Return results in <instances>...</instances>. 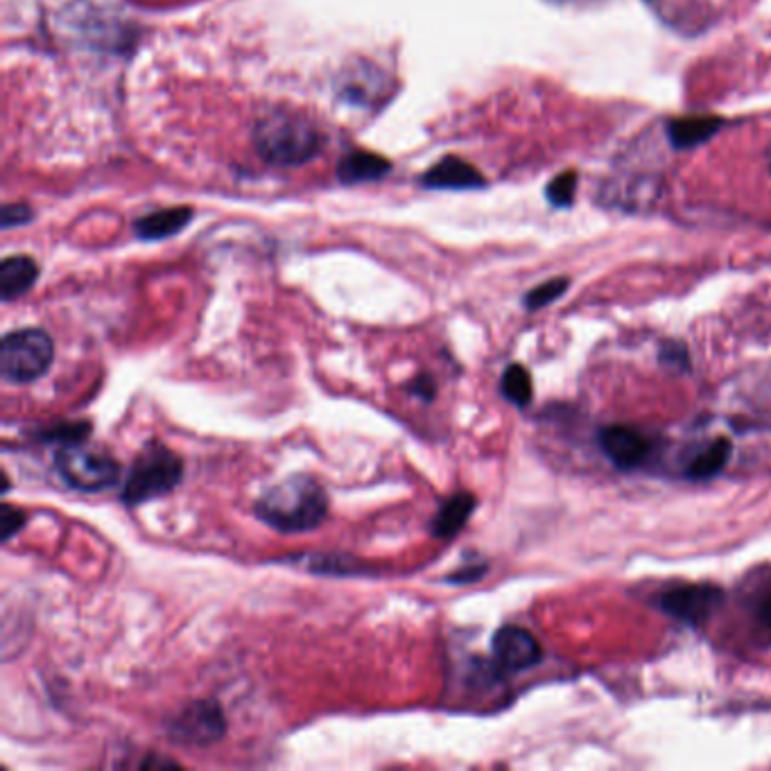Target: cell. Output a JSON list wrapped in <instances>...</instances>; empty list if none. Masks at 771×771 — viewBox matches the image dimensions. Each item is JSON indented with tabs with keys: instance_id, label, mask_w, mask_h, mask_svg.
<instances>
[{
	"instance_id": "1",
	"label": "cell",
	"mask_w": 771,
	"mask_h": 771,
	"mask_svg": "<svg viewBox=\"0 0 771 771\" xmlns=\"http://www.w3.org/2000/svg\"><path fill=\"white\" fill-rule=\"evenodd\" d=\"M329 505L324 486L310 475L297 473L267 488L254 505V514L280 534H306L326 520Z\"/></svg>"
},
{
	"instance_id": "2",
	"label": "cell",
	"mask_w": 771,
	"mask_h": 771,
	"mask_svg": "<svg viewBox=\"0 0 771 771\" xmlns=\"http://www.w3.org/2000/svg\"><path fill=\"white\" fill-rule=\"evenodd\" d=\"M254 146L269 165H303L322 150V134L306 116L269 112L254 127Z\"/></svg>"
},
{
	"instance_id": "3",
	"label": "cell",
	"mask_w": 771,
	"mask_h": 771,
	"mask_svg": "<svg viewBox=\"0 0 771 771\" xmlns=\"http://www.w3.org/2000/svg\"><path fill=\"white\" fill-rule=\"evenodd\" d=\"M184 477V462L165 444L152 441L140 448L123 484L120 500L129 507L168 496Z\"/></svg>"
},
{
	"instance_id": "4",
	"label": "cell",
	"mask_w": 771,
	"mask_h": 771,
	"mask_svg": "<svg viewBox=\"0 0 771 771\" xmlns=\"http://www.w3.org/2000/svg\"><path fill=\"white\" fill-rule=\"evenodd\" d=\"M55 471L70 488L82 494L110 488L120 475V467L110 452L87 446L84 441L59 444L55 450Z\"/></svg>"
},
{
	"instance_id": "5",
	"label": "cell",
	"mask_w": 771,
	"mask_h": 771,
	"mask_svg": "<svg viewBox=\"0 0 771 771\" xmlns=\"http://www.w3.org/2000/svg\"><path fill=\"white\" fill-rule=\"evenodd\" d=\"M53 360L55 344L44 329H19L0 342V373L8 382H34L50 369Z\"/></svg>"
},
{
	"instance_id": "6",
	"label": "cell",
	"mask_w": 771,
	"mask_h": 771,
	"mask_svg": "<svg viewBox=\"0 0 771 771\" xmlns=\"http://www.w3.org/2000/svg\"><path fill=\"white\" fill-rule=\"evenodd\" d=\"M227 730L222 706L214 699H202L188 704L180 715L168 722V738L174 745L206 747L218 743Z\"/></svg>"
},
{
	"instance_id": "7",
	"label": "cell",
	"mask_w": 771,
	"mask_h": 771,
	"mask_svg": "<svg viewBox=\"0 0 771 771\" xmlns=\"http://www.w3.org/2000/svg\"><path fill=\"white\" fill-rule=\"evenodd\" d=\"M724 592L717 586L709 584H692L677 586L660 595V611L681 620L686 624H704L715 609L722 605Z\"/></svg>"
},
{
	"instance_id": "8",
	"label": "cell",
	"mask_w": 771,
	"mask_h": 771,
	"mask_svg": "<svg viewBox=\"0 0 771 771\" xmlns=\"http://www.w3.org/2000/svg\"><path fill=\"white\" fill-rule=\"evenodd\" d=\"M543 649L539 641L522 626H503L494 636V658L505 672L530 670L541 660Z\"/></svg>"
},
{
	"instance_id": "9",
	"label": "cell",
	"mask_w": 771,
	"mask_h": 771,
	"mask_svg": "<svg viewBox=\"0 0 771 771\" xmlns=\"http://www.w3.org/2000/svg\"><path fill=\"white\" fill-rule=\"evenodd\" d=\"M600 448L613 467L631 471L649 454V441L629 426H609L600 433Z\"/></svg>"
},
{
	"instance_id": "10",
	"label": "cell",
	"mask_w": 771,
	"mask_h": 771,
	"mask_svg": "<svg viewBox=\"0 0 771 771\" xmlns=\"http://www.w3.org/2000/svg\"><path fill=\"white\" fill-rule=\"evenodd\" d=\"M421 186L439 188V191H471V188H482L484 177L464 159L446 157L437 161L428 172H424Z\"/></svg>"
},
{
	"instance_id": "11",
	"label": "cell",
	"mask_w": 771,
	"mask_h": 771,
	"mask_svg": "<svg viewBox=\"0 0 771 771\" xmlns=\"http://www.w3.org/2000/svg\"><path fill=\"white\" fill-rule=\"evenodd\" d=\"M392 170V163L373 152H365V150H356L346 154L340 165H337V180L346 186L354 184H369V182H378L382 177H388Z\"/></svg>"
},
{
	"instance_id": "12",
	"label": "cell",
	"mask_w": 771,
	"mask_h": 771,
	"mask_svg": "<svg viewBox=\"0 0 771 771\" xmlns=\"http://www.w3.org/2000/svg\"><path fill=\"white\" fill-rule=\"evenodd\" d=\"M191 220H193L191 206L163 208V210H154L150 216L138 218L134 222V233L140 240H163L170 235H177L182 229L191 225Z\"/></svg>"
},
{
	"instance_id": "13",
	"label": "cell",
	"mask_w": 771,
	"mask_h": 771,
	"mask_svg": "<svg viewBox=\"0 0 771 771\" xmlns=\"http://www.w3.org/2000/svg\"><path fill=\"white\" fill-rule=\"evenodd\" d=\"M39 278V265L30 256H10L0 263V297L5 303L27 295Z\"/></svg>"
},
{
	"instance_id": "14",
	"label": "cell",
	"mask_w": 771,
	"mask_h": 771,
	"mask_svg": "<svg viewBox=\"0 0 771 771\" xmlns=\"http://www.w3.org/2000/svg\"><path fill=\"white\" fill-rule=\"evenodd\" d=\"M475 507H477V500L473 494H469V491H460V494L450 496L433 518V525H430L433 537L452 539L469 522Z\"/></svg>"
},
{
	"instance_id": "15",
	"label": "cell",
	"mask_w": 771,
	"mask_h": 771,
	"mask_svg": "<svg viewBox=\"0 0 771 771\" xmlns=\"http://www.w3.org/2000/svg\"><path fill=\"white\" fill-rule=\"evenodd\" d=\"M722 120L715 116H688L675 118L668 125V138L677 150H692L697 146H704L720 131Z\"/></svg>"
},
{
	"instance_id": "16",
	"label": "cell",
	"mask_w": 771,
	"mask_h": 771,
	"mask_svg": "<svg viewBox=\"0 0 771 771\" xmlns=\"http://www.w3.org/2000/svg\"><path fill=\"white\" fill-rule=\"evenodd\" d=\"M730 452H733V446H730V441L726 437H720V439L711 441L704 450H699L694 454L692 462L688 464L686 475L690 480H697V482H704V480L715 477L728 464Z\"/></svg>"
},
{
	"instance_id": "17",
	"label": "cell",
	"mask_w": 771,
	"mask_h": 771,
	"mask_svg": "<svg viewBox=\"0 0 771 771\" xmlns=\"http://www.w3.org/2000/svg\"><path fill=\"white\" fill-rule=\"evenodd\" d=\"M500 392L516 407H528L534 394L530 371L522 365H509L500 378Z\"/></svg>"
},
{
	"instance_id": "18",
	"label": "cell",
	"mask_w": 771,
	"mask_h": 771,
	"mask_svg": "<svg viewBox=\"0 0 771 771\" xmlns=\"http://www.w3.org/2000/svg\"><path fill=\"white\" fill-rule=\"evenodd\" d=\"M579 177H577V172L575 170H566V172H561L556 174V177L548 184L545 188V197L552 206L556 208H568L573 206L575 202V195H577V184Z\"/></svg>"
},
{
	"instance_id": "19",
	"label": "cell",
	"mask_w": 771,
	"mask_h": 771,
	"mask_svg": "<svg viewBox=\"0 0 771 771\" xmlns=\"http://www.w3.org/2000/svg\"><path fill=\"white\" fill-rule=\"evenodd\" d=\"M571 286V280L568 278H552V280H545L543 286L530 290L528 295H525V308H530V310H539L552 301H556L561 295H564Z\"/></svg>"
},
{
	"instance_id": "20",
	"label": "cell",
	"mask_w": 771,
	"mask_h": 771,
	"mask_svg": "<svg viewBox=\"0 0 771 771\" xmlns=\"http://www.w3.org/2000/svg\"><path fill=\"white\" fill-rule=\"evenodd\" d=\"M25 511H21L19 507L12 505H3V511H0V537L8 543L12 537H16L23 528H25Z\"/></svg>"
},
{
	"instance_id": "21",
	"label": "cell",
	"mask_w": 771,
	"mask_h": 771,
	"mask_svg": "<svg viewBox=\"0 0 771 771\" xmlns=\"http://www.w3.org/2000/svg\"><path fill=\"white\" fill-rule=\"evenodd\" d=\"M32 208L27 204H5L3 210H0V225L3 229H12V227H21L27 225L32 220Z\"/></svg>"
},
{
	"instance_id": "22",
	"label": "cell",
	"mask_w": 771,
	"mask_h": 771,
	"mask_svg": "<svg viewBox=\"0 0 771 771\" xmlns=\"http://www.w3.org/2000/svg\"><path fill=\"white\" fill-rule=\"evenodd\" d=\"M660 363L672 367H688V350L679 342H668L660 346Z\"/></svg>"
},
{
	"instance_id": "23",
	"label": "cell",
	"mask_w": 771,
	"mask_h": 771,
	"mask_svg": "<svg viewBox=\"0 0 771 771\" xmlns=\"http://www.w3.org/2000/svg\"><path fill=\"white\" fill-rule=\"evenodd\" d=\"M486 573V566L484 564H477V566H467L458 573H452L450 577H446L448 584H458V586H464V584H473L477 579H482Z\"/></svg>"
},
{
	"instance_id": "24",
	"label": "cell",
	"mask_w": 771,
	"mask_h": 771,
	"mask_svg": "<svg viewBox=\"0 0 771 771\" xmlns=\"http://www.w3.org/2000/svg\"><path fill=\"white\" fill-rule=\"evenodd\" d=\"M412 390L416 396H424L426 401H430L435 396V384L430 378H418L412 382Z\"/></svg>"
},
{
	"instance_id": "25",
	"label": "cell",
	"mask_w": 771,
	"mask_h": 771,
	"mask_svg": "<svg viewBox=\"0 0 771 771\" xmlns=\"http://www.w3.org/2000/svg\"><path fill=\"white\" fill-rule=\"evenodd\" d=\"M758 618L762 622L764 629L771 631V592L767 595V598L760 602V609H758Z\"/></svg>"
},
{
	"instance_id": "26",
	"label": "cell",
	"mask_w": 771,
	"mask_h": 771,
	"mask_svg": "<svg viewBox=\"0 0 771 771\" xmlns=\"http://www.w3.org/2000/svg\"><path fill=\"white\" fill-rule=\"evenodd\" d=\"M767 165H769V172H771V143L767 148Z\"/></svg>"
},
{
	"instance_id": "27",
	"label": "cell",
	"mask_w": 771,
	"mask_h": 771,
	"mask_svg": "<svg viewBox=\"0 0 771 771\" xmlns=\"http://www.w3.org/2000/svg\"><path fill=\"white\" fill-rule=\"evenodd\" d=\"M552 3H568V0H552Z\"/></svg>"
}]
</instances>
